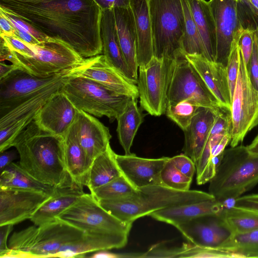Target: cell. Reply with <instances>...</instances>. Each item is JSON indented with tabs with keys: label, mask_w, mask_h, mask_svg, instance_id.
Wrapping results in <instances>:
<instances>
[{
	"label": "cell",
	"mask_w": 258,
	"mask_h": 258,
	"mask_svg": "<svg viewBox=\"0 0 258 258\" xmlns=\"http://www.w3.org/2000/svg\"><path fill=\"white\" fill-rule=\"evenodd\" d=\"M0 9L63 41L84 58L103 52L102 10L93 0H0Z\"/></svg>",
	"instance_id": "1"
},
{
	"label": "cell",
	"mask_w": 258,
	"mask_h": 258,
	"mask_svg": "<svg viewBox=\"0 0 258 258\" xmlns=\"http://www.w3.org/2000/svg\"><path fill=\"white\" fill-rule=\"evenodd\" d=\"M12 147L18 153L19 165L38 181L56 187L71 181L65 164L64 136L41 129L33 120L18 135Z\"/></svg>",
	"instance_id": "2"
},
{
	"label": "cell",
	"mask_w": 258,
	"mask_h": 258,
	"mask_svg": "<svg viewBox=\"0 0 258 258\" xmlns=\"http://www.w3.org/2000/svg\"><path fill=\"white\" fill-rule=\"evenodd\" d=\"M215 199L209 192L177 190L161 185L138 188L132 196L121 199L97 201L104 209L120 220L132 223L156 211Z\"/></svg>",
	"instance_id": "3"
},
{
	"label": "cell",
	"mask_w": 258,
	"mask_h": 258,
	"mask_svg": "<svg viewBox=\"0 0 258 258\" xmlns=\"http://www.w3.org/2000/svg\"><path fill=\"white\" fill-rule=\"evenodd\" d=\"M209 182V192L219 202L241 196L258 184V155L243 145L225 149Z\"/></svg>",
	"instance_id": "4"
},
{
	"label": "cell",
	"mask_w": 258,
	"mask_h": 258,
	"mask_svg": "<svg viewBox=\"0 0 258 258\" xmlns=\"http://www.w3.org/2000/svg\"><path fill=\"white\" fill-rule=\"evenodd\" d=\"M81 229L58 218L40 226L14 232L8 246L28 254L30 258L54 257L60 248L84 235Z\"/></svg>",
	"instance_id": "5"
},
{
	"label": "cell",
	"mask_w": 258,
	"mask_h": 258,
	"mask_svg": "<svg viewBox=\"0 0 258 258\" xmlns=\"http://www.w3.org/2000/svg\"><path fill=\"white\" fill-rule=\"evenodd\" d=\"M154 56L174 59L183 52L184 16L181 0H148Z\"/></svg>",
	"instance_id": "6"
},
{
	"label": "cell",
	"mask_w": 258,
	"mask_h": 258,
	"mask_svg": "<svg viewBox=\"0 0 258 258\" xmlns=\"http://www.w3.org/2000/svg\"><path fill=\"white\" fill-rule=\"evenodd\" d=\"M60 90L77 109L110 119H116L128 103L135 99L81 77H69Z\"/></svg>",
	"instance_id": "7"
},
{
	"label": "cell",
	"mask_w": 258,
	"mask_h": 258,
	"mask_svg": "<svg viewBox=\"0 0 258 258\" xmlns=\"http://www.w3.org/2000/svg\"><path fill=\"white\" fill-rule=\"evenodd\" d=\"M32 46L33 56L11 50L8 60L32 75L48 77L73 68L84 59L70 46L58 39L49 38Z\"/></svg>",
	"instance_id": "8"
},
{
	"label": "cell",
	"mask_w": 258,
	"mask_h": 258,
	"mask_svg": "<svg viewBox=\"0 0 258 258\" xmlns=\"http://www.w3.org/2000/svg\"><path fill=\"white\" fill-rule=\"evenodd\" d=\"M191 100L216 114L223 109L183 52L173 60L167 95V104Z\"/></svg>",
	"instance_id": "9"
},
{
	"label": "cell",
	"mask_w": 258,
	"mask_h": 258,
	"mask_svg": "<svg viewBox=\"0 0 258 258\" xmlns=\"http://www.w3.org/2000/svg\"><path fill=\"white\" fill-rule=\"evenodd\" d=\"M57 218L85 233L128 235L132 226L104 209L91 194L85 193Z\"/></svg>",
	"instance_id": "10"
},
{
	"label": "cell",
	"mask_w": 258,
	"mask_h": 258,
	"mask_svg": "<svg viewBox=\"0 0 258 258\" xmlns=\"http://www.w3.org/2000/svg\"><path fill=\"white\" fill-rule=\"evenodd\" d=\"M230 113L232 127L230 145L235 147L242 142L248 133L258 125V90L251 82L241 52Z\"/></svg>",
	"instance_id": "11"
},
{
	"label": "cell",
	"mask_w": 258,
	"mask_h": 258,
	"mask_svg": "<svg viewBox=\"0 0 258 258\" xmlns=\"http://www.w3.org/2000/svg\"><path fill=\"white\" fill-rule=\"evenodd\" d=\"M68 74L44 87L0 115L1 153L12 147L18 135L34 120L46 101L60 89L69 79Z\"/></svg>",
	"instance_id": "12"
},
{
	"label": "cell",
	"mask_w": 258,
	"mask_h": 258,
	"mask_svg": "<svg viewBox=\"0 0 258 258\" xmlns=\"http://www.w3.org/2000/svg\"><path fill=\"white\" fill-rule=\"evenodd\" d=\"M174 59L155 56L139 68L137 87L141 107L151 115L165 113L167 91Z\"/></svg>",
	"instance_id": "13"
},
{
	"label": "cell",
	"mask_w": 258,
	"mask_h": 258,
	"mask_svg": "<svg viewBox=\"0 0 258 258\" xmlns=\"http://www.w3.org/2000/svg\"><path fill=\"white\" fill-rule=\"evenodd\" d=\"M68 76L85 78L119 94L139 98L136 84L111 64L103 54L84 58L69 69Z\"/></svg>",
	"instance_id": "14"
},
{
	"label": "cell",
	"mask_w": 258,
	"mask_h": 258,
	"mask_svg": "<svg viewBox=\"0 0 258 258\" xmlns=\"http://www.w3.org/2000/svg\"><path fill=\"white\" fill-rule=\"evenodd\" d=\"M69 69L48 77H37L19 68L14 70L0 79V115L44 87L61 79L69 74Z\"/></svg>",
	"instance_id": "15"
},
{
	"label": "cell",
	"mask_w": 258,
	"mask_h": 258,
	"mask_svg": "<svg viewBox=\"0 0 258 258\" xmlns=\"http://www.w3.org/2000/svg\"><path fill=\"white\" fill-rule=\"evenodd\" d=\"M51 196L37 191L0 188V225L30 219Z\"/></svg>",
	"instance_id": "16"
},
{
	"label": "cell",
	"mask_w": 258,
	"mask_h": 258,
	"mask_svg": "<svg viewBox=\"0 0 258 258\" xmlns=\"http://www.w3.org/2000/svg\"><path fill=\"white\" fill-rule=\"evenodd\" d=\"M215 23L217 34L215 61L226 67L232 42L241 26L236 0L208 1Z\"/></svg>",
	"instance_id": "17"
},
{
	"label": "cell",
	"mask_w": 258,
	"mask_h": 258,
	"mask_svg": "<svg viewBox=\"0 0 258 258\" xmlns=\"http://www.w3.org/2000/svg\"><path fill=\"white\" fill-rule=\"evenodd\" d=\"M174 227L191 243L203 247L220 248L233 235L218 215L199 217Z\"/></svg>",
	"instance_id": "18"
},
{
	"label": "cell",
	"mask_w": 258,
	"mask_h": 258,
	"mask_svg": "<svg viewBox=\"0 0 258 258\" xmlns=\"http://www.w3.org/2000/svg\"><path fill=\"white\" fill-rule=\"evenodd\" d=\"M78 109L60 90L44 104L34 120L41 129L64 136L74 123Z\"/></svg>",
	"instance_id": "19"
},
{
	"label": "cell",
	"mask_w": 258,
	"mask_h": 258,
	"mask_svg": "<svg viewBox=\"0 0 258 258\" xmlns=\"http://www.w3.org/2000/svg\"><path fill=\"white\" fill-rule=\"evenodd\" d=\"M79 142L84 151L88 170L94 160L110 145L111 136L108 127L98 119L78 110L75 121Z\"/></svg>",
	"instance_id": "20"
},
{
	"label": "cell",
	"mask_w": 258,
	"mask_h": 258,
	"mask_svg": "<svg viewBox=\"0 0 258 258\" xmlns=\"http://www.w3.org/2000/svg\"><path fill=\"white\" fill-rule=\"evenodd\" d=\"M185 55L220 107L230 111L231 98L226 67L221 63L210 60L202 55Z\"/></svg>",
	"instance_id": "21"
},
{
	"label": "cell",
	"mask_w": 258,
	"mask_h": 258,
	"mask_svg": "<svg viewBox=\"0 0 258 258\" xmlns=\"http://www.w3.org/2000/svg\"><path fill=\"white\" fill-rule=\"evenodd\" d=\"M115 157L122 174L136 188L151 185H163L160 174L170 157L144 158L133 153L129 155L116 154Z\"/></svg>",
	"instance_id": "22"
},
{
	"label": "cell",
	"mask_w": 258,
	"mask_h": 258,
	"mask_svg": "<svg viewBox=\"0 0 258 258\" xmlns=\"http://www.w3.org/2000/svg\"><path fill=\"white\" fill-rule=\"evenodd\" d=\"M128 235L85 233L80 239L62 246L54 257H82L88 253L124 247Z\"/></svg>",
	"instance_id": "23"
},
{
	"label": "cell",
	"mask_w": 258,
	"mask_h": 258,
	"mask_svg": "<svg viewBox=\"0 0 258 258\" xmlns=\"http://www.w3.org/2000/svg\"><path fill=\"white\" fill-rule=\"evenodd\" d=\"M84 194L83 186L71 179L66 184L56 187L55 192L37 210L30 220L36 226L54 220Z\"/></svg>",
	"instance_id": "24"
},
{
	"label": "cell",
	"mask_w": 258,
	"mask_h": 258,
	"mask_svg": "<svg viewBox=\"0 0 258 258\" xmlns=\"http://www.w3.org/2000/svg\"><path fill=\"white\" fill-rule=\"evenodd\" d=\"M100 28L103 55L111 64L137 84L138 78L128 67L120 46L113 9L102 11Z\"/></svg>",
	"instance_id": "25"
},
{
	"label": "cell",
	"mask_w": 258,
	"mask_h": 258,
	"mask_svg": "<svg viewBox=\"0 0 258 258\" xmlns=\"http://www.w3.org/2000/svg\"><path fill=\"white\" fill-rule=\"evenodd\" d=\"M216 113L212 109L201 107L192 118L190 124L183 131L184 154L196 164L207 143Z\"/></svg>",
	"instance_id": "26"
},
{
	"label": "cell",
	"mask_w": 258,
	"mask_h": 258,
	"mask_svg": "<svg viewBox=\"0 0 258 258\" xmlns=\"http://www.w3.org/2000/svg\"><path fill=\"white\" fill-rule=\"evenodd\" d=\"M137 34L139 67L146 66L154 56L152 26L148 0H130Z\"/></svg>",
	"instance_id": "27"
},
{
	"label": "cell",
	"mask_w": 258,
	"mask_h": 258,
	"mask_svg": "<svg viewBox=\"0 0 258 258\" xmlns=\"http://www.w3.org/2000/svg\"><path fill=\"white\" fill-rule=\"evenodd\" d=\"M222 210L221 202L214 199L159 210L149 216L158 221L175 226L199 217L219 215Z\"/></svg>",
	"instance_id": "28"
},
{
	"label": "cell",
	"mask_w": 258,
	"mask_h": 258,
	"mask_svg": "<svg viewBox=\"0 0 258 258\" xmlns=\"http://www.w3.org/2000/svg\"><path fill=\"white\" fill-rule=\"evenodd\" d=\"M113 9L117 36L124 59L138 78L137 34L132 11L130 7Z\"/></svg>",
	"instance_id": "29"
},
{
	"label": "cell",
	"mask_w": 258,
	"mask_h": 258,
	"mask_svg": "<svg viewBox=\"0 0 258 258\" xmlns=\"http://www.w3.org/2000/svg\"><path fill=\"white\" fill-rule=\"evenodd\" d=\"M187 1L204 47L205 57L210 60L215 61L216 28L209 3L206 0Z\"/></svg>",
	"instance_id": "30"
},
{
	"label": "cell",
	"mask_w": 258,
	"mask_h": 258,
	"mask_svg": "<svg viewBox=\"0 0 258 258\" xmlns=\"http://www.w3.org/2000/svg\"><path fill=\"white\" fill-rule=\"evenodd\" d=\"M64 154L66 169L72 180L81 186H86L88 174L86 158L78 140L75 122L64 135Z\"/></svg>",
	"instance_id": "31"
},
{
	"label": "cell",
	"mask_w": 258,
	"mask_h": 258,
	"mask_svg": "<svg viewBox=\"0 0 258 258\" xmlns=\"http://www.w3.org/2000/svg\"><path fill=\"white\" fill-rule=\"evenodd\" d=\"M116 153L110 145L93 161L88 172L86 186L90 191L106 184L122 174L117 163Z\"/></svg>",
	"instance_id": "32"
},
{
	"label": "cell",
	"mask_w": 258,
	"mask_h": 258,
	"mask_svg": "<svg viewBox=\"0 0 258 258\" xmlns=\"http://www.w3.org/2000/svg\"><path fill=\"white\" fill-rule=\"evenodd\" d=\"M0 188H13L42 192L52 195L56 187L42 183L12 162L1 173Z\"/></svg>",
	"instance_id": "33"
},
{
	"label": "cell",
	"mask_w": 258,
	"mask_h": 258,
	"mask_svg": "<svg viewBox=\"0 0 258 258\" xmlns=\"http://www.w3.org/2000/svg\"><path fill=\"white\" fill-rule=\"evenodd\" d=\"M117 133L125 155H129L134 138L143 121V115L137 105V99H133L116 118Z\"/></svg>",
	"instance_id": "34"
},
{
	"label": "cell",
	"mask_w": 258,
	"mask_h": 258,
	"mask_svg": "<svg viewBox=\"0 0 258 258\" xmlns=\"http://www.w3.org/2000/svg\"><path fill=\"white\" fill-rule=\"evenodd\" d=\"M219 216L233 234H242L258 230V213L234 206Z\"/></svg>",
	"instance_id": "35"
},
{
	"label": "cell",
	"mask_w": 258,
	"mask_h": 258,
	"mask_svg": "<svg viewBox=\"0 0 258 258\" xmlns=\"http://www.w3.org/2000/svg\"><path fill=\"white\" fill-rule=\"evenodd\" d=\"M184 16V30L181 48L185 54L202 55L205 51L197 25L191 13L187 0H181Z\"/></svg>",
	"instance_id": "36"
},
{
	"label": "cell",
	"mask_w": 258,
	"mask_h": 258,
	"mask_svg": "<svg viewBox=\"0 0 258 258\" xmlns=\"http://www.w3.org/2000/svg\"><path fill=\"white\" fill-rule=\"evenodd\" d=\"M235 257H258V230L242 234H233L220 247Z\"/></svg>",
	"instance_id": "37"
},
{
	"label": "cell",
	"mask_w": 258,
	"mask_h": 258,
	"mask_svg": "<svg viewBox=\"0 0 258 258\" xmlns=\"http://www.w3.org/2000/svg\"><path fill=\"white\" fill-rule=\"evenodd\" d=\"M136 188L122 174L108 183L90 191L92 196L98 201L124 198L133 195Z\"/></svg>",
	"instance_id": "38"
},
{
	"label": "cell",
	"mask_w": 258,
	"mask_h": 258,
	"mask_svg": "<svg viewBox=\"0 0 258 258\" xmlns=\"http://www.w3.org/2000/svg\"><path fill=\"white\" fill-rule=\"evenodd\" d=\"M201 107L194 101L184 100L175 103L167 104L165 113L167 117L183 131L189 126Z\"/></svg>",
	"instance_id": "39"
},
{
	"label": "cell",
	"mask_w": 258,
	"mask_h": 258,
	"mask_svg": "<svg viewBox=\"0 0 258 258\" xmlns=\"http://www.w3.org/2000/svg\"><path fill=\"white\" fill-rule=\"evenodd\" d=\"M160 177L164 186L180 191L189 190L192 179L180 172L171 162L170 158L163 167Z\"/></svg>",
	"instance_id": "40"
},
{
	"label": "cell",
	"mask_w": 258,
	"mask_h": 258,
	"mask_svg": "<svg viewBox=\"0 0 258 258\" xmlns=\"http://www.w3.org/2000/svg\"><path fill=\"white\" fill-rule=\"evenodd\" d=\"M239 19L244 29L258 28V0H236Z\"/></svg>",
	"instance_id": "41"
},
{
	"label": "cell",
	"mask_w": 258,
	"mask_h": 258,
	"mask_svg": "<svg viewBox=\"0 0 258 258\" xmlns=\"http://www.w3.org/2000/svg\"><path fill=\"white\" fill-rule=\"evenodd\" d=\"M235 257L232 253L221 248L203 247L192 243H183L179 257Z\"/></svg>",
	"instance_id": "42"
},
{
	"label": "cell",
	"mask_w": 258,
	"mask_h": 258,
	"mask_svg": "<svg viewBox=\"0 0 258 258\" xmlns=\"http://www.w3.org/2000/svg\"><path fill=\"white\" fill-rule=\"evenodd\" d=\"M255 31L250 29H243L239 38L240 52L246 66L252 52Z\"/></svg>",
	"instance_id": "43"
},
{
	"label": "cell",
	"mask_w": 258,
	"mask_h": 258,
	"mask_svg": "<svg viewBox=\"0 0 258 258\" xmlns=\"http://www.w3.org/2000/svg\"><path fill=\"white\" fill-rule=\"evenodd\" d=\"M0 37L3 38L11 50L26 56L33 55L34 51L32 45L26 43L13 36L0 35Z\"/></svg>",
	"instance_id": "44"
},
{
	"label": "cell",
	"mask_w": 258,
	"mask_h": 258,
	"mask_svg": "<svg viewBox=\"0 0 258 258\" xmlns=\"http://www.w3.org/2000/svg\"><path fill=\"white\" fill-rule=\"evenodd\" d=\"M0 12L11 22L15 28H17L29 33L40 42H43L50 38L39 32L28 23L0 9Z\"/></svg>",
	"instance_id": "45"
},
{
	"label": "cell",
	"mask_w": 258,
	"mask_h": 258,
	"mask_svg": "<svg viewBox=\"0 0 258 258\" xmlns=\"http://www.w3.org/2000/svg\"><path fill=\"white\" fill-rule=\"evenodd\" d=\"M170 160L180 172L192 178L196 167L195 162L189 157L182 154L170 158Z\"/></svg>",
	"instance_id": "46"
},
{
	"label": "cell",
	"mask_w": 258,
	"mask_h": 258,
	"mask_svg": "<svg viewBox=\"0 0 258 258\" xmlns=\"http://www.w3.org/2000/svg\"><path fill=\"white\" fill-rule=\"evenodd\" d=\"M246 66L251 82L254 88L258 90V52L254 35L252 52Z\"/></svg>",
	"instance_id": "47"
},
{
	"label": "cell",
	"mask_w": 258,
	"mask_h": 258,
	"mask_svg": "<svg viewBox=\"0 0 258 258\" xmlns=\"http://www.w3.org/2000/svg\"><path fill=\"white\" fill-rule=\"evenodd\" d=\"M235 206L258 213V193L237 198L235 200Z\"/></svg>",
	"instance_id": "48"
},
{
	"label": "cell",
	"mask_w": 258,
	"mask_h": 258,
	"mask_svg": "<svg viewBox=\"0 0 258 258\" xmlns=\"http://www.w3.org/2000/svg\"><path fill=\"white\" fill-rule=\"evenodd\" d=\"M13 224L0 225V257L8 251L10 248L7 244V240L9 234L12 230Z\"/></svg>",
	"instance_id": "49"
},
{
	"label": "cell",
	"mask_w": 258,
	"mask_h": 258,
	"mask_svg": "<svg viewBox=\"0 0 258 258\" xmlns=\"http://www.w3.org/2000/svg\"><path fill=\"white\" fill-rule=\"evenodd\" d=\"M103 11L115 8L130 7V0H93Z\"/></svg>",
	"instance_id": "50"
},
{
	"label": "cell",
	"mask_w": 258,
	"mask_h": 258,
	"mask_svg": "<svg viewBox=\"0 0 258 258\" xmlns=\"http://www.w3.org/2000/svg\"><path fill=\"white\" fill-rule=\"evenodd\" d=\"M231 140V132H228L224 135L218 145L212 148L211 150V158H212L223 153L225 150L226 147L230 143Z\"/></svg>",
	"instance_id": "51"
},
{
	"label": "cell",
	"mask_w": 258,
	"mask_h": 258,
	"mask_svg": "<svg viewBox=\"0 0 258 258\" xmlns=\"http://www.w3.org/2000/svg\"><path fill=\"white\" fill-rule=\"evenodd\" d=\"M18 152L14 150L5 151L1 153L0 169L1 173L18 157Z\"/></svg>",
	"instance_id": "52"
},
{
	"label": "cell",
	"mask_w": 258,
	"mask_h": 258,
	"mask_svg": "<svg viewBox=\"0 0 258 258\" xmlns=\"http://www.w3.org/2000/svg\"><path fill=\"white\" fill-rule=\"evenodd\" d=\"M15 29L11 22L0 12V35L15 36Z\"/></svg>",
	"instance_id": "53"
},
{
	"label": "cell",
	"mask_w": 258,
	"mask_h": 258,
	"mask_svg": "<svg viewBox=\"0 0 258 258\" xmlns=\"http://www.w3.org/2000/svg\"><path fill=\"white\" fill-rule=\"evenodd\" d=\"M15 29L14 37L23 42L31 45H36L41 42L29 33L17 28H15Z\"/></svg>",
	"instance_id": "54"
},
{
	"label": "cell",
	"mask_w": 258,
	"mask_h": 258,
	"mask_svg": "<svg viewBox=\"0 0 258 258\" xmlns=\"http://www.w3.org/2000/svg\"><path fill=\"white\" fill-rule=\"evenodd\" d=\"M90 257L92 258H130V254L129 253H116L107 250H101L96 251Z\"/></svg>",
	"instance_id": "55"
},
{
	"label": "cell",
	"mask_w": 258,
	"mask_h": 258,
	"mask_svg": "<svg viewBox=\"0 0 258 258\" xmlns=\"http://www.w3.org/2000/svg\"><path fill=\"white\" fill-rule=\"evenodd\" d=\"M18 68L14 64H7L4 61H0V79L9 74L14 70Z\"/></svg>",
	"instance_id": "56"
},
{
	"label": "cell",
	"mask_w": 258,
	"mask_h": 258,
	"mask_svg": "<svg viewBox=\"0 0 258 258\" xmlns=\"http://www.w3.org/2000/svg\"><path fill=\"white\" fill-rule=\"evenodd\" d=\"M246 147L251 154L258 155V134L251 143Z\"/></svg>",
	"instance_id": "57"
},
{
	"label": "cell",
	"mask_w": 258,
	"mask_h": 258,
	"mask_svg": "<svg viewBox=\"0 0 258 258\" xmlns=\"http://www.w3.org/2000/svg\"><path fill=\"white\" fill-rule=\"evenodd\" d=\"M254 36L256 39V44H257V49L258 52V28L255 30L254 33Z\"/></svg>",
	"instance_id": "58"
},
{
	"label": "cell",
	"mask_w": 258,
	"mask_h": 258,
	"mask_svg": "<svg viewBox=\"0 0 258 258\" xmlns=\"http://www.w3.org/2000/svg\"><path fill=\"white\" fill-rule=\"evenodd\" d=\"M18 1H33L34 0H18Z\"/></svg>",
	"instance_id": "59"
}]
</instances>
